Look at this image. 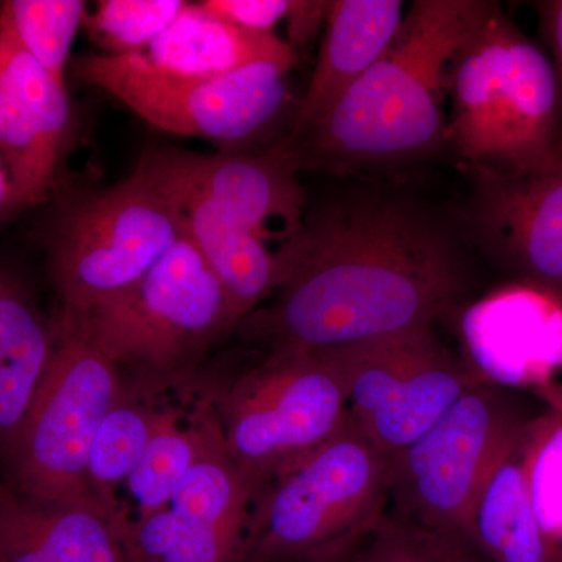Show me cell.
<instances>
[{
  "mask_svg": "<svg viewBox=\"0 0 562 562\" xmlns=\"http://www.w3.org/2000/svg\"><path fill=\"white\" fill-rule=\"evenodd\" d=\"M542 33L553 54V68L557 74L562 105V0L539 3Z\"/></svg>",
  "mask_w": 562,
  "mask_h": 562,
  "instance_id": "4dcf8cb0",
  "label": "cell"
},
{
  "mask_svg": "<svg viewBox=\"0 0 562 562\" xmlns=\"http://www.w3.org/2000/svg\"><path fill=\"white\" fill-rule=\"evenodd\" d=\"M184 235L179 206L133 171L55 221L49 272L63 310L88 313L149 272Z\"/></svg>",
  "mask_w": 562,
  "mask_h": 562,
  "instance_id": "9c48e42d",
  "label": "cell"
},
{
  "mask_svg": "<svg viewBox=\"0 0 562 562\" xmlns=\"http://www.w3.org/2000/svg\"><path fill=\"white\" fill-rule=\"evenodd\" d=\"M476 173L480 241L524 283L562 297V154L519 176Z\"/></svg>",
  "mask_w": 562,
  "mask_h": 562,
  "instance_id": "9a60e30c",
  "label": "cell"
},
{
  "mask_svg": "<svg viewBox=\"0 0 562 562\" xmlns=\"http://www.w3.org/2000/svg\"><path fill=\"white\" fill-rule=\"evenodd\" d=\"M203 9L246 31L276 33L290 18L294 0H205Z\"/></svg>",
  "mask_w": 562,
  "mask_h": 562,
  "instance_id": "83f0119b",
  "label": "cell"
},
{
  "mask_svg": "<svg viewBox=\"0 0 562 562\" xmlns=\"http://www.w3.org/2000/svg\"><path fill=\"white\" fill-rule=\"evenodd\" d=\"M532 424L503 387L473 384L430 430L392 454L387 516L471 541L480 495L522 449Z\"/></svg>",
  "mask_w": 562,
  "mask_h": 562,
  "instance_id": "8992f818",
  "label": "cell"
},
{
  "mask_svg": "<svg viewBox=\"0 0 562 562\" xmlns=\"http://www.w3.org/2000/svg\"><path fill=\"white\" fill-rule=\"evenodd\" d=\"M532 506L552 553L562 541V416L532 424L522 447Z\"/></svg>",
  "mask_w": 562,
  "mask_h": 562,
  "instance_id": "4316f807",
  "label": "cell"
},
{
  "mask_svg": "<svg viewBox=\"0 0 562 562\" xmlns=\"http://www.w3.org/2000/svg\"><path fill=\"white\" fill-rule=\"evenodd\" d=\"M149 65L171 76L217 79L250 66H283L292 70L297 54L277 33L246 31L188 3L149 49L139 54Z\"/></svg>",
  "mask_w": 562,
  "mask_h": 562,
  "instance_id": "d6986e66",
  "label": "cell"
},
{
  "mask_svg": "<svg viewBox=\"0 0 562 562\" xmlns=\"http://www.w3.org/2000/svg\"><path fill=\"white\" fill-rule=\"evenodd\" d=\"M190 2L184 0H102L83 27L106 55L143 54L171 27Z\"/></svg>",
  "mask_w": 562,
  "mask_h": 562,
  "instance_id": "484cf974",
  "label": "cell"
},
{
  "mask_svg": "<svg viewBox=\"0 0 562 562\" xmlns=\"http://www.w3.org/2000/svg\"><path fill=\"white\" fill-rule=\"evenodd\" d=\"M179 419V414L168 409L125 482L138 506L136 519L168 508L184 475L222 438L214 412L202 414L190 427H181Z\"/></svg>",
  "mask_w": 562,
  "mask_h": 562,
  "instance_id": "cb8c5ba5",
  "label": "cell"
},
{
  "mask_svg": "<svg viewBox=\"0 0 562 562\" xmlns=\"http://www.w3.org/2000/svg\"><path fill=\"white\" fill-rule=\"evenodd\" d=\"M462 291L447 232L386 198L349 199L305 220L286 272L238 325L268 350H331L430 330Z\"/></svg>",
  "mask_w": 562,
  "mask_h": 562,
  "instance_id": "6da1fadb",
  "label": "cell"
},
{
  "mask_svg": "<svg viewBox=\"0 0 562 562\" xmlns=\"http://www.w3.org/2000/svg\"><path fill=\"white\" fill-rule=\"evenodd\" d=\"M94 501L35 503L3 491L0 562H127L122 525Z\"/></svg>",
  "mask_w": 562,
  "mask_h": 562,
  "instance_id": "e0dca14e",
  "label": "cell"
},
{
  "mask_svg": "<svg viewBox=\"0 0 562 562\" xmlns=\"http://www.w3.org/2000/svg\"><path fill=\"white\" fill-rule=\"evenodd\" d=\"M351 420L384 453L402 452L479 383L430 330L327 350Z\"/></svg>",
  "mask_w": 562,
  "mask_h": 562,
  "instance_id": "8fae6325",
  "label": "cell"
},
{
  "mask_svg": "<svg viewBox=\"0 0 562 562\" xmlns=\"http://www.w3.org/2000/svg\"><path fill=\"white\" fill-rule=\"evenodd\" d=\"M3 490H0V498H2Z\"/></svg>",
  "mask_w": 562,
  "mask_h": 562,
  "instance_id": "836d02e7",
  "label": "cell"
},
{
  "mask_svg": "<svg viewBox=\"0 0 562 562\" xmlns=\"http://www.w3.org/2000/svg\"><path fill=\"white\" fill-rule=\"evenodd\" d=\"M255 495L221 438L184 475L168 508L140 524L138 562H233Z\"/></svg>",
  "mask_w": 562,
  "mask_h": 562,
  "instance_id": "5bb4252c",
  "label": "cell"
},
{
  "mask_svg": "<svg viewBox=\"0 0 562 562\" xmlns=\"http://www.w3.org/2000/svg\"><path fill=\"white\" fill-rule=\"evenodd\" d=\"M160 191V190H158ZM183 216L184 233L221 281L238 325L271 297L286 271L290 246L276 249L192 195H168Z\"/></svg>",
  "mask_w": 562,
  "mask_h": 562,
  "instance_id": "ffe728a7",
  "label": "cell"
},
{
  "mask_svg": "<svg viewBox=\"0 0 562 562\" xmlns=\"http://www.w3.org/2000/svg\"><path fill=\"white\" fill-rule=\"evenodd\" d=\"M135 172L168 195H192L284 249L303 231L305 194L276 147L260 155L147 147Z\"/></svg>",
  "mask_w": 562,
  "mask_h": 562,
  "instance_id": "7c38bea8",
  "label": "cell"
},
{
  "mask_svg": "<svg viewBox=\"0 0 562 562\" xmlns=\"http://www.w3.org/2000/svg\"><path fill=\"white\" fill-rule=\"evenodd\" d=\"M31 209L24 201L13 179H11L9 169L0 160V221L13 220L14 216Z\"/></svg>",
  "mask_w": 562,
  "mask_h": 562,
  "instance_id": "1f68e13d",
  "label": "cell"
},
{
  "mask_svg": "<svg viewBox=\"0 0 562 562\" xmlns=\"http://www.w3.org/2000/svg\"><path fill=\"white\" fill-rule=\"evenodd\" d=\"M72 133L68 88L0 21V160L31 209L57 190Z\"/></svg>",
  "mask_w": 562,
  "mask_h": 562,
  "instance_id": "4fadbf2b",
  "label": "cell"
},
{
  "mask_svg": "<svg viewBox=\"0 0 562 562\" xmlns=\"http://www.w3.org/2000/svg\"><path fill=\"white\" fill-rule=\"evenodd\" d=\"M403 18V3L398 0L330 2L316 68L288 136L301 135L327 116L339 99L390 49Z\"/></svg>",
  "mask_w": 562,
  "mask_h": 562,
  "instance_id": "ac0fdd59",
  "label": "cell"
},
{
  "mask_svg": "<svg viewBox=\"0 0 562 562\" xmlns=\"http://www.w3.org/2000/svg\"><path fill=\"white\" fill-rule=\"evenodd\" d=\"M471 542L487 562H550L552 553L532 506L522 449L503 462L480 495L472 514Z\"/></svg>",
  "mask_w": 562,
  "mask_h": 562,
  "instance_id": "7402d4cb",
  "label": "cell"
},
{
  "mask_svg": "<svg viewBox=\"0 0 562 562\" xmlns=\"http://www.w3.org/2000/svg\"><path fill=\"white\" fill-rule=\"evenodd\" d=\"M401 524L408 538L412 562H487L469 539Z\"/></svg>",
  "mask_w": 562,
  "mask_h": 562,
  "instance_id": "f1b7e54d",
  "label": "cell"
},
{
  "mask_svg": "<svg viewBox=\"0 0 562 562\" xmlns=\"http://www.w3.org/2000/svg\"><path fill=\"white\" fill-rule=\"evenodd\" d=\"M351 550H353V549H351ZM347 557H349V554H347ZM346 560H347V558H346ZM344 562H346V561H344Z\"/></svg>",
  "mask_w": 562,
  "mask_h": 562,
  "instance_id": "e575fe53",
  "label": "cell"
},
{
  "mask_svg": "<svg viewBox=\"0 0 562 562\" xmlns=\"http://www.w3.org/2000/svg\"><path fill=\"white\" fill-rule=\"evenodd\" d=\"M87 3L81 0H7L0 21L55 80L66 85L70 49L83 27Z\"/></svg>",
  "mask_w": 562,
  "mask_h": 562,
  "instance_id": "d4e9b609",
  "label": "cell"
},
{
  "mask_svg": "<svg viewBox=\"0 0 562 562\" xmlns=\"http://www.w3.org/2000/svg\"><path fill=\"white\" fill-rule=\"evenodd\" d=\"M353 549V547H351ZM350 550H346V552L331 554V557L321 558V560L312 561V562H344L346 561L347 554L351 552Z\"/></svg>",
  "mask_w": 562,
  "mask_h": 562,
  "instance_id": "d6a6232c",
  "label": "cell"
},
{
  "mask_svg": "<svg viewBox=\"0 0 562 562\" xmlns=\"http://www.w3.org/2000/svg\"><path fill=\"white\" fill-rule=\"evenodd\" d=\"M124 387L120 368L91 341L80 317L61 308L49 368L20 430L5 443L20 497L94 501L88 484L92 442Z\"/></svg>",
  "mask_w": 562,
  "mask_h": 562,
  "instance_id": "52a82bcc",
  "label": "cell"
},
{
  "mask_svg": "<svg viewBox=\"0 0 562 562\" xmlns=\"http://www.w3.org/2000/svg\"><path fill=\"white\" fill-rule=\"evenodd\" d=\"M497 3L417 0L390 49L324 120L276 149L295 172L344 171L427 154L446 139L454 58Z\"/></svg>",
  "mask_w": 562,
  "mask_h": 562,
  "instance_id": "7a4b0ae2",
  "label": "cell"
},
{
  "mask_svg": "<svg viewBox=\"0 0 562 562\" xmlns=\"http://www.w3.org/2000/svg\"><path fill=\"white\" fill-rule=\"evenodd\" d=\"M214 413L228 457L257 494L350 419L341 373L327 350H269L222 392Z\"/></svg>",
  "mask_w": 562,
  "mask_h": 562,
  "instance_id": "ba28073f",
  "label": "cell"
},
{
  "mask_svg": "<svg viewBox=\"0 0 562 562\" xmlns=\"http://www.w3.org/2000/svg\"><path fill=\"white\" fill-rule=\"evenodd\" d=\"M76 314L95 347L146 387L191 371L238 328L221 281L187 233L127 291Z\"/></svg>",
  "mask_w": 562,
  "mask_h": 562,
  "instance_id": "5b68a950",
  "label": "cell"
},
{
  "mask_svg": "<svg viewBox=\"0 0 562 562\" xmlns=\"http://www.w3.org/2000/svg\"><path fill=\"white\" fill-rule=\"evenodd\" d=\"M390 475V454L350 417L258 492L233 562H312L350 550L386 514Z\"/></svg>",
  "mask_w": 562,
  "mask_h": 562,
  "instance_id": "277c9868",
  "label": "cell"
},
{
  "mask_svg": "<svg viewBox=\"0 0 562 562\" xmlns=\"http://www.w3.org/2000/svg\"><path fill=\"white\" fill-rule=\"evenodd\" d=\"M168 409L157 408L136 386H125L103 419L92 442L88 484L94 501L113 516L125 512L116 498L117 487L127 482Z\"/></svg>",
  "mask_w": 562,
  "mask_h": 562,
  "instance_id": "603a6c76",
  "label": "cell"
},
{
  "mask_svg": "<svg viewBox=\"0 0 562 562\" xmlns=\"http://www.w3.org/2000/svg\"><path fill=\"white\" fill-rule=\"evenodd\" d=\"M74 74L160 131L224 146L261 135L291 99L290 69L271 63L217 79H188L154 68L139 54H105L77 58Z\"/></svg>",
  "mask_w": 562,
  "mask_h": 562,
  "instance_id": "30bf717a",
  "label": "cell"
},
{
  "mask_svg": "<svg viewBox=\"0 0 562 562\" xmlns=\"http://www.w3.org/2000/svg\"><path fill=\"white\" fill-rule=\"evenodd\" d=\"M471 372L494 386H530L562 369V297L524 283L473 305L461 322Z\"/></svg>",
  "mask_w": 562,
  "mask_h": 562,
  "instance_id": "2e32d148",
  "label": "cell"
},
{
  "mask_svg": "<svg viewBox=\"0 0 562 562\" xmlns=\"http://www.w3.org/2000/svg\"><path fill=\"white\" fill-rule=\"evenodd\" d=\"M452 140L476 172L519 176L562 154V105L553 63L495 5L450 70Z\"/></svg>",
  "mask_w": 562,
  "mask_h": 562,
  "instance_id": "3957f363",
  "label": "cell"
},
{
  "mask_svg": "<svg viewBox=\"0 0 562 562\" xmlns=\"http://www.w3.org/2000/svg\"><path fill=\"white\" fill-rule=\"evenodd\" d=\"M57 342V322L46 319L20 277L0 266V443L20 430Z\"/></svg>",
  "mask_w": 562,
  "mask_h": 562,
  "instance_id": "44dd1931",
  "label": "cell"
},
{
  "mask_svg": "<svg viewBox=\"0 0 562 562\" xmlns=\"http://www.w3.org/2000/svg\"><path fill=\"white\" fill-rule=\"evenodd\" d=\"M330 2H310V0H294V7L288 18V32H290V46H305L319 31L322 21L327 20Z\"/></svg>",
  "mask_w": 562,
  "mask_h": 562,
  "instance_id": "f546056e",
  "label": "cell"
}]
</instances>
